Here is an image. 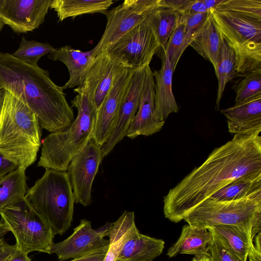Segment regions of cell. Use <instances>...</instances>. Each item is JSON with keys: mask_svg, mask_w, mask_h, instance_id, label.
<instances>
[{"mask_svg": "<svg viewBox=\"0 0 261 261\" xmlns=\"http://www.w3.org/2000/svg\"><path fill=\"white\" fill-rule=\"evenodd\" d=\"M261 171V137L234 135L215 148L164 198L166 218L177 223L193 208L230 181Z\"/></svg>", "mask_w": 261, "mask_h": 261, "instance_id": "obj_1", "label": "cell"}, {"mask_svg": "<svg viewBox=\"0 0 261 261\" xmlns=\"http://www.w3.org/2000/svg\"><path fill=\"white\" fill-rule=\"evenodd\" d=\"M0 87L26 104L41 128L51 133L65 129L75 119L63 87L51 81L48 71L8 53H0Z\"/></svg>", "mask_w": 261, "mask_h": 261, "instance_id": "obj_2", "label": "cell"}, {"mask_svg": "<svg viewBox=\"0 0 261 261\" xmlns=\"http://www.w3.org/2000/svg\"><path fill=\"white\" fill-rule=\"evenodd\" d=\"M74 91L77 95L71 103L77 110V116L68 127L43 139L38 166L66 171L73 158L93 138L97 110L85 86L76 87Z\"/></svg>", "mask_w": 261, "mask_h": 261, "instance_id": "obj_3", "label": "cell"}, {"mask_svg": "<svg viewBox=\"0 0 261 261\" xmlns=\"http://www.w3.org/2000/svg\"><path fill=\"white\" fill-rule=\"evenodd\" d=\"M41 128L36 115L6 90L0 116V152L27 169L36 160L41 145Z\"/></svg>", "mask_w": 261, "mask_h": 261, "instance_id": "obj_4", "label": "cell"}, {"mask_svg": "<svg viewBox=\"0 0 261 261\" xmlns=\"http://www.w3.org/2000/svg\"><path fill=\"white\" fill-rule=\"evenodd\" d=\"M25 196L55 234L62 235L71 227L75 198L67 171L45 169Z\"/></svg>", "mask_w": 261, "mask_h": 261, "instance_id": "obj_5", "label": "cell"}, {"mask_svg": "<svg viewBox=\"0 0 261 261\" xmlns=\"http://www.w3.org/2000/svg\"><path fill=\"white\" fill-rule=\"evenodd\" d=\"M221 36L234 53L236 74L261 68V21L233 12L210 10Z\"/></svg>", "mask_w": 261, "mask_h": 261, "instance_id": "obj_6", "label": "cell"}, {"mask_svg": "<svg viewBox=\"0 0 261 261\" xmlns=\"http://www.w3.org/2000/svg\"><path fill=\"white\" fill-rule=\"evenodd\" d=\"M1 220L13 234L17 249L50 253L55 233L49 223L33 207L25 196L0 211Z\"/></svg>", "mask_w": 261, "mask_h": 261, "instance_id": "obj_7", "label": "cell"}, {"mask_svg": "<svg viewBox=\"0 0 261 261\" xmlns=\"http://www.w3.org/2000/svg\"><path fill=\"white\" fill-rule=\"evenodd\" d=\"M188 224L208 228L215 225H246L261 227V192L231 201L208 198L184 218Z\"/></svg>", "mask_w": 261, "mask_h": 261, "instance_id": "obj_8", "label": "cell"}, {"mask_svg": "<svg viewBox=\"0 0 261 261\" xmlns=\"http://www.w3.org/2000/svg\"><path fill=\"white\" fill-rule=\"evenodd\" d=\"M161 0H125L113 9L102 13L107 17L105 30L93 49V56L109 51L123 35L144 21Z\"/></svg>", "mask_w": 261, "mask_h": 261, "instance_id": "obj_9", "label": "cell"}, {"mask_svg": "<svg viewBox=\"0 0 261 261\" xmlns=\"http://www.w3.org/2000/svg\"><path fill=\"white\" fill-rule=\"evenodd\" d=\"M101 147L92 138L68 167L75 202L85 207L92 202L93 182L104 158Z\"/></svg>", "mask_w": 261, "mask_h": 261, "instance_id": "obj_10", "label": "cell"}, {"mask_svg": "<svg viewBox=\"0 0 261 261\" xmlns=\"http://www.w3.org/2000/svg\"><path fill=\"white\" fill-rule=\"evenodd\" d=\"M112 223L93 229L91 221L82 219L73 233L64 241L54 243L50 253L56 254L59 260L65 261L96 253H107L109 240L105 239Z\"/></svg>", "mask_w": 261, "mask_h": 261, "instance_id": "obj_11", "label": "cell"}, {"mask_svg": "<svg viewBox=\"0 0 261 261\" xmlns=\"http://www.w3.org/2000/svg\"><path fill=\"white\" fill-rule=\"evenodd\" d=\"M160 48L145 19L119 38L109 51L123 56L132 68L137 70L149 66Z\"/></svg>", "mask_w": 261, "mask_h": 261, "instance_id": "obj_12", "label": "cell"}, {"mask_svg": "<svg viewBox=\"0 0 261 261\" xmlns=\"http://www.w3.org/2000/svg\"><path fill=\"white\" fill-rule=\"evenodd\" d=\"M132 68L122 55L107 51L97 55L88 71L83 86L88 90L97 110L109 91L115 77Z\"/></svg>", "mask_w": 261, "mask_h": 261, "instance_id": "obj_13", "label": "cell"}, {"mask_svg": "<svg viewBox=\"0 0 261 261\" xmlns=\"http://www.w3.org/2000/svg\"><path fill=\"white\" fill-rule=\"evenodd\" d=\"M136 70L133 68H126L115 77L97 110L93 138L101 146L111 135L121 102Z\"/></svg>", "mask_w": 261, "mask_h": 261, "instance_id": "obj_14", "label": "cell"}, {"mask_svg": "<svg viewBox=\"0 0 261 261\" xmlns=\"http://www.w3.org/2000/svg\"><path fill=\"white\" fill-rule=\"evenodd\" d=\"M51 0H0V20L14 32L26 33L44 21Z\"/></svg>", "mask_w": 261, "mask_h": 261, "instance_id": "obj_15", "label": "cell"}, {"mask_svg": "<svg viewBox=\"0 0 261 261\" xmlns=\"http://www.w3.org/2000/svg\"><path fill=\"white\" fill-rule=\"evenodd\" d=\"M147 67L136 70L132 76L111 135L102 146L104 158L127 135L130 124L139 107L145 84Z\"/></svg>", "mask_w": 261, "mask_h": 261, "instance_id": "obj_16", "label": "cell"}, {"mask_svg": "<svg viewBox=\"0 0 261 261\" xmlns=\"http://www.w3.org/2000/svg\"><path fill=\"white\" fill-rule=\"evenodd\" d=\"M154 81L149 66L137 112L129 126L126 137L134 139L140 135L148 136L160 131L165 121L158 120L154 113Z\"/></svg>", "mask_w": 261, "mask_h": 261, "instance_id": "obj_17", "label": "cell"}, {"mask_svg": "<svg viewBox=\"0 0 261 261\" xmlns=\"http://www.w3.org/2000/svg\"><path fill=\"white\" fill-rule=\"evenodd\" d=\"M213 239L242 261H247L261 227L246 225H219L208 228Z\"/></svg>", "mask_w": 261, "mask_h": 261, "instance_id": "obj_18", "label": "cell"}, {"mask_svg": "<svg viewBox=\"0 0 261 261\" xmlns=\"http://www.w3.org/2000/svg\"><path fill=\"white\" fill-rule=\"evenodd\" d=\"M220 112L227 119L228 132L231 134L256 135L261 132V95L235 103Z\"/></svg>", "mask_w": 261, "mask_h": 261, "instance_id": "obj_19", "label": "cell"}, {"mask_svg": "<svg viewBox=\"0 0 261 261\" xmlns=\"http://www.w3.org/2000/svg\"><path fill=\"white\" fill-rule=\"evenodd\" d=\"M174 71L168 58L163 54L161 68L152 72L155 90L154 113L159 121H165L170 114L179 111L172 91Z\"/></svg>", "mask_w": 261, "mask_h": 261, "instance_id": "obj_20", "label": "cell"}, {"mask_svg": "<svg viewBox=\"0 0 261 261\" xmlns=\"http://www.w3.org/2000/svg\"><path fill=\"white\" fill-rule=\"evenodd\" d=\"M48 58L53 61L62 62L67 68L69 79L62 86L64 90L76 86L82 87L95 59L93 49L82 51L68 45L55 48L48 55Z\"/></svg>", "mask_w": 261, "mask_h": 261, "instance_id": "obj_21", "label": "cell"}, {"mask_svg": "<svg viewBox=\"0 0 261 261\" xmlns=\"http://www.w3.org/2000/svg\"><path fill=\"white\" fill-rule=\"evenodd\" d=\"M213 236L208 228H199L187 224L182 227L180 235L167 252L169 257L180 254L193 255L195 257L208 255Z\"/></svg>", "mask_w": 261, "mask_h": 261, "instance_id": "obj_22", "label": "cell"}, {"mask_svg": "<svg viewBox=\"0 0 261 261\" xmlns=\"http://www.w3.org/2000/svg\"><path fill=\"white\" fill-rule=\"evenodd\" d=\"M163 240L143 234L137 228L123 245L116 261H152L162 254Z\"/></svg>", "mask_w": 261, "mask_h": 261, "instance_id": "obj_23", "label": "cell"}, {"mask_svg": "<svg viewBox=\"0 0 261 261\" xmlns=\"http://www.w3.org/2000/svg\"><path fill=\"white\" fill-rule=\"evenodd\" d=\"M221 43V35L211 11L209 15L193 36L189 44L213 65L216 75Z\"/></svg>", "mask_w": 261, "mask_h": 261, "instance_id": "obj_24", "label": "cell"}, {"mask_svg": "<svg viewBox=\"0 0 261 261\" xmlns=\"http://www.w3.org/2000/svg\"><path fill=\"white\" fill-rule=\"evenodd\" d=\"M261 192V171L247 174L227 184L211 197L218 201H231Z\"/></svg>", "mask_w": 261, "mask_h": 261, "instance_id": "obj_25", "label": "cell"}, {"mask_svg": "<svg viewBox=\"0 0 261 261\" xmlns=\"http://www.w3.org/2000/svg\"><path fill=\"white\" fill-rule=\"evenodd\" d=\"M114 2L112 0H51L50 9L56 12L59 21L86 14L102 13Z\"/></svg>", "mask_w": 261, "mask_h": 261, "instance_id": "obj_26", "label": "cell"}, {"mask_svg": "<svg viewBox=\"0 0 261 261\" xmlns=\"http://www.w3.org/2000/svg\"><path fill=\"white\" fill-rule=\"evenodd\" d=\"M137 228L133 212L124 211L112 223L107 234L109 238V247L103 261H116L125 242Z\"/></svg>", "mask_w": 261, "mask_h": 261, "instance_id": "obj_27", "label": "cell"}, {"mask_svg": "<svg viewBox=\"0 0 261 261\" xmlns=\"http://www.w3.org/2000/svg\"><path fill=\"white\" fill-rule=\"evenodd\" d=\"M180 17L179 13L163 7L156 8L147 16L146 19L163 50L178 24Z\"/></svg>", "mask_w": 261, "mask_h": 261, "instance_id": "obj_28", "label": "cell"}, {"mask_svg": "<svg viewBox=\"0 0 261 261\" xmlns=\"http://www.w3.org/2000/svg\"><path fill=\"white\" fill-rule=\"evenodd\" d=\"M25 168L16 169L0 177V211L25 196Z\"/></svg>", "mask_w": 261, "mask_h": 261, "instance_id": "obj_29", "label": "cell"}, {"mask_svg": "<svg viewBox=\"0 0 261 261\" xmlns=\"http://www.w3.org/2000/svg\"><path fill=\"white\" fill-rule=\"evenodd\" d=\"M236 56L234 52L221 36V43L216 77L218 80V87L216 100V110L219 108L220 100L223 94L226 84L236 74Z\"/></svg>", "mask_w": 261, "mask_h": 261, "instance_id": "obj_30", "label": "cell"}, {"mask_svg": "<svg viewBox=\"0 0 261 261\" xmlns=\"http://www.w3.org/2000/svg\"><path fill=\"white\" fill-rule=\"evenodd\" d=\"M55 48L46 43L27 40L22 37L18 48L11 55L31 66H38L39 60L44 55L50 54Z\"/></svg>", "mask_w": 261, "mask_h": 261, "instance_id": "obj_31", "label": "cell"}, {"mask_svg": "<svg viewBox=\"0 0 261 261\" xmlns=\"http://www.w3.org/2000/svg\"><path fill=\"white\" fill-rule=\"evenodd\" d=\"M243 76L244 78L232 88L236 94L235 103L261 95V68L250 71Z\"/></svg>", "mask_w": 261, "mask_h": 261, "instance_id": "obj_32", "label": "cell"}, {"mask_svg": "<svg viewBox=\"0 0 261 261\" xmlns=\"http://www.w3.org/2000/svg\"><path fill=\"white\" fill-rule=\"evenodd\" d=\"M215 10L233 12L261 21L260 0H224Z\"/></svg>", "mask_w": 261, "mask_h": 261, "instance_id": "obj_33", "label": "cell"}, {"mask_svg": "<svg viewBox=\"0 0 261 261\" xmlns=\"http://www.w3.org/2000/svg\"><path fill=\"white\" fill-rule=\"evenodd\" d=\"M189 46L186 39L185 27L179 22L169 39L163 54L169 59L175 70L177 64L181 55Z\"/></svg>", "mask_w": 261, "mask_h": 261, "instance_id": "obj_34", "label": "cell"}, {"mask_svg": "<svg viewBox=\"0 0 261 261\" xmlns=\"http://www.w3.org/2000/svg\"><path fill=\"white\" fill-rule=\"evenodd\" d=\"M210 13V11L209 10L204 13L180 14L179 22L182 23L184 25L186 39L188 45H189L195 33L207 18Z\"/></svg>", "mask_w": 261, "mask_h": 261, "instance_id": "obj_35", "label": "cell"}, {"mask_svg": "<svg viewBox=\"0 0 261 261\" xmlns=\"http://www.w3.org/2000/svg\"><path fill=\"white\" fill-rule=\"evenodd\" d=\"M208 257L210 261H242L214 239L209 247Z\"/></svg>", "mask_w": 261, "mask_h": 261, "instance_id": "obj_36", "label": "cell"}, {"mask_svg": "<svg viewBox=\"0 0 261 261\" xmlns=\"http://www.w3.org/2000/svg\"><path fill=\"white\" fill-rule=\"evenodd\" d=\"M190 2L191 0H161L160 7L172 9L182 14Z\"/></svg>", "mask_w": 261, "mask_h": 261, "instance_id": "obj_37", "label": "cell"}, {"mask_svg": "<svg viewBox=\"0 0 261 261\" xmlns=\"http://www.w3.org/2000/svg\"><path fill=\"white\" fill-rule=\"evenodd\" d=\"M16 245L8 244L3 237L0 238V261H7L13 254Z\"/></svg>", "mask_w": 261, "mask_h": 261, "instance_id": "obj_38", "label": "cell"}, {"mask_svg": "<svg viewBox=\"0 0 261 261\" xmlns=\"http://www.w3.org/2000/svg\"><path fill=\"white\" fill-rule=\"evenodd\" d=\"M208 11L202 0H191L190 4L182 14H192Z\"/></svg>", "mask_w": 261, "mask_h": 261, "instance_id": "obj_39", "label": "cell"}, {"mask_svg": "<svg viewBox=\"0 0 261 261\" xmlns=\"http://www.w3.org/2000/svg\"><path fill=\"white\" fill-rule=\"evenodd\" d=\"M18 167L0 152V177L16 169Z\"/></svg>", "mask_w": 261, "mask_h": 261, "instance_id": "obj_40", "label": "cell"}, {"mask_svg": "<svg viewBox=\"0 0 261 261\" xmlns=\"http://www.w3.org/2000/svg\"><path fill=\"white\" fill-rule=\"evenodd\" d=\"M106 254V253H96L73 258L69 261H103Z\"/></svg>", "mask_w": 261, "mask_h": 261, "instance_id": "obj_41", "label": "cell"}, {"mask_svg": "<svg viewBox=\"0 0 261 261\" xmlns=\"http://www.w3.org/2000/svg\"><path fill=\"white\" fill-rule=\"evenodd\" d=\"M7 261H32L27 254L16 249L12 256Z\"/></svg>", "mask_w": 261, "mask_h": 261, "instance_id": "obj_42", "label": "cell"}, {"mask_svg": "<svg viewBox=\"0 0 261 261\" xmlns=\"http://www.w3.org/2000/svg\"><path fill=\"white\" fill-rule=\"evenodd\" d=\"M206 8L209 10H213L216 9V8L221 3H223L224 0H202Z\"/></svg>", "mask_w": 261, "mask_h": 261, "instance_id": "obj_43", "label": "cell"}, {"mask_svg": "<svg viewBox=\"0 0 261 261\" xmlns=\"http://www.w3.org/2000/svg\"><path fill=\"white\" fill-rule=\"evenodd\" d=\"M5 94L6 90L3 88L0 87V116L4 103Z\"/></svg>", "mask_w": 261, "mask_h": 261, "instance_id": "obj_44", "label": "cell"}, {"mask_svg": "<svg viewBox=\"0 0 261 261\" xmlns=\"http://www.w3.org/2000/svg\"><path fill=\"white\" fill-rule=\"evenodd\" d=\"M9 231L4 222L0 220V238L3 237L5 234Z\"/></svg>", "mask_w": 261, "mask_h": 261, "instance_id": "obj_45", "label": "cell"}, {"mask_svg": "<svg viewBox=\"0 0 261 261\" xmlns=\"http://www.w3.org/2000/svg\"><path fill=\"white\" fill-rule=\"evenodd\" d=\"M194 261H210L208 255L195 257L193 258Z\"/></svg>", "mask_w": 261, "mask_h": 261, "instance_id": "obj_46", "label": "cell"}, {"mask_svg": "<svg viewBox=\"0 0 261 261\" xmlns=\"http://www.w3.org/2000/svg\"><path fill=\"white\" fill-rule=\"evenodd\" d=\"M4 25V23L0 20V32L1 31L2 29H3Z\"/></svg>", "mask_w": 261, "mask_h": 261, "instance_id": "obj_47", "label": "cell"}, {"mask_svg": "<svg viewBox=\"0 0 261 261\" xmlns=\"http://www.w3.org/2000/svg\"><path fill=\"white\" fill-rule=\"evenodd\" d=\"M191 261H194L193 259H192V260Z\"/></svg>", "mask_w": 261, "mask_h": 261, "instance_id": "obj_48", "label": "cell"}]
</instances>
